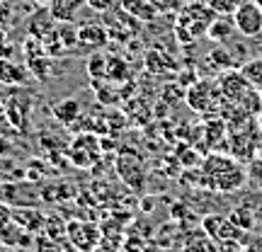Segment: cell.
<instances>
[{
	"instance_id": "12",
	"label": "cell",
	"mask_w": 262,
	"mask_h": 252,
	"mask_svg": "<svg viewBox=\"0 0 262 252\" xmlns=\"http://www.w3.org/2000/svg\"><path fill=\"white\" fill-rule=\"evenodd\" d=\"M238 32L235 29V22H233V15H216L211 19V25L206 29V37L216 41V44H224L228 39H233V34Z\"/></svg>"
},
{
	"instance_id": "25",
	"label": "cell",
	"mask_w": 262,
	"mask_h": 252,
	"mask_svg": "<svg viewBox=\"0 0 262 252\" xmlns=\"http://www.w3.org/2000/svg\"><path fill=\"white\" fill-rule=\"evenodd\" d=\"M163 54L158 51H148V56H146V68H148L150 73H163V68L170 65V61H163Z\"/></svg>"
},
{
	"instance_id": "24",
	"label": "cell",
	"mask_w": 262,
	"mask_h": 252,
	"mask_svg": "<svg viewBox=\"0 0 262 252\" xmlns=\"http://www.w3.org/2000/svg\"><path fill=\"white\" fill-rule=\"evenodd\" d=\"M209 63H214L219 65L221 71H228V68H233V58H231V54L228 51H224V49H219V51H211L209 54Z\"/></svg>"
},
{
	"instance_id": "6",
	"label": "cell",
	"mask_w": 262,
	"mask_h": 252,
	"mask_svg": "<svg viewBox=\"0 0 262 252\" xmlns=\"http://www.w3.org/2000/svg\"><path fill=\"white\" fill-rule=\"evenodd\" d=\"M114 17H117V22L112 17H107V22H104V27L110 29V39L126 41V39L139 34V19L134 17V15H129L126 10H122L119 5L114 10Z\"/></svg>"
},
{
	"instance_id": "13",
	"label": "cell",
	"mask_w": 262,
	"mask_h": 252,
	"mask_svg": "<svg viewBox=\"0 0 262 252\" xmlns=\"http://www.w3.org/2000/svg\"><path fill=\"white\" fill-rule=\"evenodd\" d=\"M117 5L126 10L129 15H134L139 22H153L160 12L153 0H117Z\"/></svg>"
},
{
	"instance_id": "19",
	"label": "cell",
	"mask_w": 262,
	"mask_h": 252,
	"mask_svg": "<svg viewBox=\"0 0 262 252\" xmlns=\"http://www.w3.org/2000/svg\"><path fill=\"white\" fill-rule=\"evenodd\" d=\"M129 78V65L119 56H107V80L110 83H124Z\"/></svg>"
},
{
	"instance_id": "16",
	"label": "cell",
	"mask_w": 262,
	"mask_h": 252,
	"mask_svg": "<svg viewBox=\"0 0 262 252\" xmlns=\"http://www.w3.org/2000/svg\"><path fill=\"white\" fill-rule=\"evenodd\" d=\"M51 32H54V37L61 41V47H63L66 54H71V51H75V47H80L78 25H75V22H56Z\"/></svg>"
},
{
	"instance_id": "28",
	"label": "cell",
	"mask_w": 262,
	"mask_h": 252,
	"mask_svg": "<svg viewBox=\"0 0 262 252\" xmlns=\"http://www.w3.org/2000/svg\"><path fill=\"white\" fill-rule=\"evenodd\" d=\"M15 56V47L8 41V32L0 29V58H12Z\"/></svg>"
},
{
	"instance_id": "17",
	"label": "cell",
	"mask_w": 262,
	"mask_h": 252,
	"mask_svg": "<svg viewBox=\"0 0 262 252\" xmlns=\"http://www.w3.org/2000/svg\"><path fill=\"white\" fill-rule=\"evenodd\" d=\"M85 5V0H54L49 10L56 22H75V15L80 12V8Z\"/></svg>"
},
{
	"instance_id": "20",
	"label": "cell",
	"mask_w": 262,
	"mask_h": 252,
	"mask_svg": "<svg viewBox=\"0 0 262 252\" xmlns=\"http://www.w3.org/2000/svg\"><path fill=\"white\" fill-rule=\"evenodd\" d=\"M241 73H243V78L253 85L255 90H262V56L248 61V63L241 68Z\"/></svg>"
},
{
	"instance_id": "29",
	"label": "cell",
	"mask_w": 262,
	"mask_h": 252,
	"mask_svg": "<svg viewBox=\"0 0 262 252\" xmlns=\"http://www.w3.org/2000/svg\"><path fill=\"white\" fill-rule=\"evenodd\" d=\"M156 3V8L160 12H168V10H178L180 8V0H153Z\"/></svg>"
},
{
	"instance_id": "31",
	"label": "cell",
	"mask_w": 262,
	"mask_h": 252,
	"mask_svg": "<svg viewBox=\"0 0 262 252\" xmlns=\"http://www.w3.org/2000/svg\"><path fill=\"white\" fill-rule=\"evenodd\" d=\"M255 3H257V5H260V8H262V0H255Z\"/></svg>"
},
{
	"instance_id": "14",
	"label": "cell",
	"mask_w": 262,
	"mask_h": 252,
	"mask_svg": "<svg viewBox=\"0 0 262 252\" xmlns=\"http://www.w3.org/2000/svg\"><path fill=\"white\" fill-rule=\"evenodd\" d=\"M51 117H54L61 126L68 129V126L80 117V102H78L75 97H66V100H61V102L51 104Z\"/></svg>"
},
{
	"instance_id": "7",
	"label": "cell",
	"mask_w": 262,
	"mask_h": 252,
	"mask_svg": "<svg viewBox=\"0 0 262 252\" xmlns=\"http://www.w3.org/2000/svg\"><path fill=\"white\" fill-rule=\"evenodd\" d=\"M117 170L122 179L129 185L131 189H141L143 187V165H141V158L131 150H122V155L117 160Z\"/></svg>"
},
{
	"instance_id": "23",
	"label": "cell",
	"mask_w": 262,
	"mask_h": 252,
	"mask_svg": "<svg viewBox=\"0 0 262 252\" xmlns=\"http://www.w3.org/2000/svg\"><path fill=\"white\" fill-rule=\"evenodd\" d=\"M204 3L214 10L216 15H233L235 8H238L243 0H204Z\"/></svg>"
},
{
	"instance_id": "2",
	"label": "cell",
	"mask_w": 262,
	"mask_h": 252,
	"mask_svg": "<svg viewBox=\"0 0 262 252\" xmlns=\"http://www.w3.org/2000/svg\"><path fill=\"white\" fill-rule=\"evenodd\" d=\"M221 87L216 83H209V80H199L187 90V104L199 114H209L221 107Z\"/></svg>"
},
{
	"instance_id": "30",
	"label": "cell",
	"mask_w": 262,
	"mask_h": 252,
	"mask_svg": "<svg viewBox=\"0 0 262 252\" xmlns=\"http://www.w3.org/2000/svg\"><path fill=\"white\" fill-rule=\"evenodd\" d=\"M51 3H54V0H34V5H37V8H49Z\"/></svg>"
},
{
	"instance_id": "26",
	"label": "cell",
	"mask_w": 262,
	"mask_h": 252,
	"mask_svg": "<svg viewBox=\"0 0 262 252\" xmlns=\"http://www.w3.org/2000/svg\"><path fill=\"white\" fill-rule=\"evenodd\" d=\"M85 5L88 8H93L95 12H110V10L117 8V0H85Z\"/></svg>"
},
{
	"instance_id": "27",
	"label": "cell",
	"mask_w": 262,
	"mask_h": 252,
	"mask_svg": "<svg viewBox=\"0 0 262 252\" xmlns=\"http://www.w3.org/2000/svg\"><path fill=\"white\" fill-rule=\"evenodd\" d=\"M10 22H12V5L10 0H0V29H8Z\"/></svg>"
},
{
	"instance_id": "11",
	"label": "cell",
	"mask_w": 262,
	"mask_h": 252,
	"mask_svg": "<svg viewBox=\"0 0 262 252\" xmlns=\"http://www.w3.org/2000/svg\"><path fill=\"white\" fill-rule=\"evenodd\" d=\"M54 25H56V19H54V15H51V10L49 8H37V12H32L27 17V25H25V29H27V37H37V39H44L54 29Z\"/></svg>"
},
{
	"instance_id": "10",
	"label": "cell",
	"mask_w": 262,
	"mask_h": 252,
	"mask_svg": "<svg viewBox=\"0 0 262 252\" xmlns=\"http://www.w3.org/2000/svg\"><path fill=\"white\" fill-rule=\"evenodd\" d=\"M32 73L27 71V65L17 63L12 58H0V83L10 85V87H22L29 83Z\"/></svg>"
},
{
	"instance_id": "18",
	"label": "cell",
	"mask_w": 262,
	"mask_h": 252,
	"mask_svg": "<svg viewBox=\"0 0 262 252\" xmlns=\"http://www.w3.org/2000/svg\"><path fill=\"white\" fill-rule=\"evenodd\" d=\"M88 75L93 78V83H100V80H107V56L97 49L93 56L88 58Z\"/></svg>"
},
{
	"instance_id": "8",
	"label": "cell",
	"mask_w": 262,
	"mask_h": 252,
	"mask_svg": "<svg viewBox=\"0 0 262 252\" xmlns=\"http://www.w3.org/2000/svg\"><path fill=\"white\" fill-rule=\"evenodd\" d=\"M29 112H32V97L29 95H10L5 100V114H8L10 124L15 129L25 131Z\"/></svg>"
},
{
	"instance_id": "4",
	"label": "cell",
	"mask_w": 262,
	"mask_h": 252,
	"mask_svg": "<svg viewBox=\"0 0 262 252\" xmlns=\"http://www.w3.org/2000/svg\"><path fill=\"white\" fill-rule=\"evenodd\" d=\"M68 158L73 160L78 168H93V163L100 158V141L95 133H78L71 143Z\"/></svg>"
},
{
	"instance_id": "5",
	"label": "cell",
	"mask_w": 262,
	"mask_h": 252,
	"mask_svg": "<svg viewBox=\"0 0 262 252\" xmlns=\"http://www.w3.org/2000/svg\"><path fill=\"white\" fill-rule=\"evenodd\" d=\"M66 238L71 240L75 250L80 252H93L95 245L100 243V231L93 223H85V221H71L66 223Z\"/></svg>"
},
{
	"instance_id": "21",
	"label": "cell",
	"mask_w": 262,
	"mask_h": 252,
	"mask_svg": "<svg viewBox=\"0 0 262 252\" xmlns=\"http://www.w3.org/2000/svg\"><path fill=\"white\" fill-rule=\"evenodd\" d=\"M95 93H97V100H100V104H104V107H110V104H114L119 97H117V90H114V83L107 85L104 80H100V83H93Z\"/></svg>"
},
{
	"instance_id": "9",
	"label": "cell",
	"mask_w": 262,
	"mask_h": 252,
	"mask_svg": "<svg viewBox=\"0 0 262 252\" xmlns=\"http://www.w3.org/2000/svg\"><path fill=\"white\" fill-rule=\"evenodd\" d=\"M78 39H80V47H90L97 51V49L107 47L110 29L102 22H85V25H78Z\"/></svg>"
},
{
	"instance_id": "3",
	"label": "cell",
	"mask_w": 262,
	"mask_h": 252,
	"mask_svg": "<svg viewBox=\"0 0 262 252\" xmlns=\"http://www.w3.org/2000/svg\"><path fill=\"white\" fill-rule=\"evenodd\" d=\"M235 29L243 37H260L262 34V8L255 0H243L233 12Z\"/></svg>"
},
{
	"instance_id": "22",
	"label": "cell",
	"mask_w": 262,
	"mask_h": 252,
	"mask_svg": "<svg viewBox=\"0 0 262 252\" xmlns=\"http://www.w3.org/2000/svg\"><path fill=\"white\" fill-rule=\"evenodd\" d=\"M15 221H17V223H25V221H27L29 231H37V228L44 225V218L39 214H34V211H29V209H17V211H15Z\"/></svg>"
},
{
	"instance_id": "15",
	"label": "cell",
	"mask_w": 262,
	"mask_h": 252,
	"mask_svg": "<svg viewBox=\"0 0 262 252\" xmlns=\"http://www.w3.org/2000/svg\"><path fill=\"white\" fill-rule=\"evenodd\" d=\"M25 65H27V71L32 73V78H37V80H49L51 75H54V58L49 56V54H32V56H25Z\"/></svg>"
},
{
	"instance_id": "1",
	"label": "cell",
	"mask_w": 262,
	"mask_h": 252,
	"mask_svg": "<svg viewBox=\"0 0 262 252\" xmlns=\"http://www.w3.org/2000/svg\"><path fill=\"white\" fill-rule=\"evenodd\" d=\"M206 175L219 192H233L245 182L243 168L226 155H211L206 160Z\"/></svg>"
}]
</instances>
